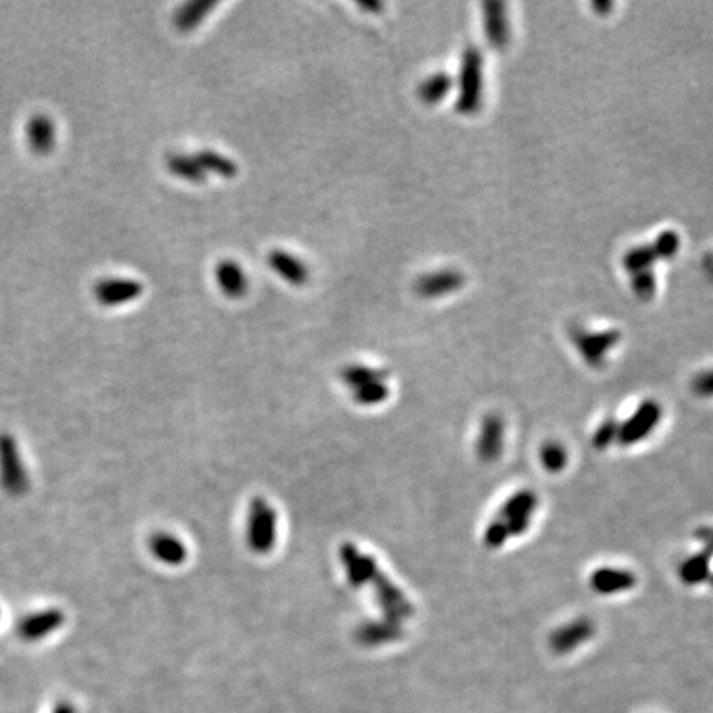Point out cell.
I'll return each mask as SVG.
<instances>
[{
  "label": "cell",
  "mask_w": 713,
  "mask_h": 713,
  "mask_svg": "<svg viewBox=\"0 0 713 713\" xmlns=\"http://www.w3.org/2000/svg\"><path fill=\"white\" fill-rule=\"evenodd\" d=\"M590 585L600 595H614L631 590L636 585V577L628 570L603 567L591 573Z\"/></svg>",
  "instance_id": "4fadbf2b"
},
{
  "label": "cell",
  "mask_w": 713,
  "mask_h": 713,
  "mask_svg": "<svg viewBox=\"0 0 713 713\" xmlns=\"http://www.w3.org/2000/svg\"><path fill=\"white\" fill-rule=\"evenodd\" d=\"M710 558L712 555L709 552L697 553L694 557L687 558L680 565V580L689 586L699 585L707 580L710 577Z\"/></svg>",
  "instance_id": "ffe728a7"
},
{
  "label": "cell",
  "mask_w": 713,
  "mask_h": 713,
  "mask_svg": "<svg viewBox=\"0 0 713 713\" xmlns=\"http://www.w3.org/2000/svg\"><path fill=\"white\" fill-rule=\"evenodd\" d=\"M618 428L619 425L614 420H606L598 426V430L595 431L593 435V446H595L598 451H603V449L608 448L611 443L618 441Z\"/></svg>",
  "instance_id": "4316f807"
},
{
  "label": "cell",
  "mask_w": 713,
  "mask_h": 713,
  "mask_svg": "<svg viewBox=\"0 0 713 713\" xmlns=\"http://www.w3.org/2000/svg\"><path fill=\"white\" fill-rule=\"evenodd\" d=\"M0 487L14 497L24 496L30 489L29 471L25 469L17 440L10 433H0Z\"/></svg>",
  "instance_id": "7a4b0ae2"
},
{
  "label": "cell",
  "mask_w": 713,
  "mask_h": 713,
  "mask_svg": "<svg viewBox=\"0 0 713 713\" xmlns=\"http://www.w3.org/2000/svg\"><path fill=\"white\" fill-rule=\"evenodd\" d=\"M385 377H387V372L369 369V367H362V365H352V367H347L344 370L345 382L354 388L362 387L367 383L378 382V380H383Z\"/></svg>",
  "instance_id": "cb8c5ba5"
},
{
  "label": "cell",
  "mask_w": 713,
  "mask_h": 713,
  "mask_svg": "<svg viewBox=\"0 0 713 713\" xmlns=\"http://www.w3.org/2000/svg\"><path fill=\"white\" fill-rule=\"evenodd\" d=\"M195 159L205 174H215L222 179H233L238 175V166L230 157L222 156L215 151H200L195 154Z\"/></svg>",
  "instance_id": "d6986e66"
},
{
  "label": "cell",
  "mask_w": 713,
  "mask_h": 713,
  "mask_svg": "<svg viewBox=\"0 0 713 713\" xmlns=\"http://www.w3.org/2000/svg\"><path fill=\"white\" fill-rule=\"evenodd\" d=\"M593 634H595V624L591 623V619H573L572 623L563 624L562 628L553 631L552 636L548 639V646L555 654L562 656V654L575 651L586 641H590Z\"/></svg>",
  "instance_id": "ba28073f"
},
{
  "label": "cell",
  "mask_w": 713,
  "mask_h": 713,
  "mask_svg": "<svg viewBox=\"0 0 713 713\" xmlns=\"http://www.w3.org/2000/svg\"><path fill=\"white\" fill-rule=\"evenodd\" d=\"M63 624H65V613L58 608H48V610L35 611L20 619L17 633L20 639H24L27 643H38L62 628Z\"/></svg>",
  "instance_id": "5b68a950"
},
{
  "label": "cell",
  "mask_w": 713,
  "mask_h": 713,
  "mask_svg": "<svg viewBox=\"0 0 713 713\" xmlns=\"http://www.w3.org/2000/svg\"><path fill=\"white\" fill-rule=\"evenodd\" d=\"M619 339H621V334L618 331H578L573 336L581 357L591 367H600L605 362L606 355L610 354V350L613 349L614 345L618 344Z\"/></svg>",
  "instance_id": "52a82bcc"
},
{
  "label": "cell",
  "mask_w": 713,
  "mask_h": 713,
  "mask_svg": "<svg viewBox=\"0 0 713 713\" xmlns=\"http://www.w3.org/2000/svg\"><path fill=\"white\" fill-rule=\"evenodd\" d=\"M167 169L170 174L179 177V179L187 180L192 184H204L207 179L204 169L200 167L195 156H185V154H170L167 157Z\"/></svg>",
  "instance_id": "e0dca14e"
},
{
  "label": "cell",
  "mask_w": 713,
  "mask_h": 713,
  "mask_svg": "<svg viewBox=\"0 0 713 713\" xmlns=\"http://www.w3.org/2000/svg\"><path fill=\"white\" fill-rule=\"evenodd\" d=\"M482 67L484 62H482L481 50L477 47L466 48L459 70V95L456 100L458 113L473 114L481 108L482 86H484Z\"/></svg>",
  "instance_id": "6da1fadb"
},
{
  "label": "cell",
  "mask_w": 713,
  "mask_h": 713,
  "mask_svg": "<svg viewBox=\"0 0 713 713\" xmlns=\"http://www.w3.org/2000/svg\"><path fill=\"white\" fill-rule=\"evenodd\" d=\"M0 616H2V613H0Z\"/></svg>",
  "instance_id": "d6a6232c"
},
{
  "label": "cell",
  "mask_w": 713,
  "mask_h": 713,
  "mask_svg": "<svg viewBox=\"0 0 713 713\" xmlns=\"http://www.w3.org/2000/svg\"><path fill=\"white\" fill-rule=\"evenodd\" d=\"M453 76H449L448 73H435V75L428 76L425 81H421V85L418 86V98L425 104H436L440 103L448 96L449 91L453 88Z\"/></svg>",
  "instance_id": "ac0fdd59"
},
{
  "label": "cell",
  "mask_w": 713,
  "mask_h": 713,
  "mask_svg": "<svg viewBox=\"0 0 713 713\" xmlns=\"http://www.w3.org/2000/svg\"><path fill=\"white\" fill-rule=\"evenodd\" d=\"M504 433H506V426L501 416L487 415L482 420L481 433L477 440V454L482 461L491 463L501 456L504 448Z\"/></svg>",
  "instance_id": "8fae6325"
},
{
  "label": "cell",
  "mask_w": 713,
  "mask_h": 713,
  "mask_svg": "<svg viewBox=\"0 0 713 713\" xmlns=\"http://www.w3.org/2000/svg\"><path fill=\"white\" fill-rule=\"evenodd\" d=\"M692 390L699 397H713V370L697 375L692 382Z\"/></svg>",
  "instance_id": "f1b7e54d"
},
{
  "label": "cell",
  "mask_w": 713,
  "mask_h": 713,
  "mask_svg": "<svg viewBox=\"0 0 713 713\" xmlns=\"http://www.w3.org/2000/svg\"><path fill=\"white\" fill-rule=\"evenodd\" d=\"M360 9L367 10V12H372V14H377L380 10L385 7L382 2H359Z\"/></svg>",
  "instance_id": "4dcf8cb0"
},
{
  "label": "cell",
  "mask_w": 713,
  "mask_h": 713,
  "mask_svg": "<svg viewBox=\"0 0 713 713\" xmlns=\"http://www.w3.org/2000/svg\"><path fill=\"white\" fill-rule=\"evenodd\" d=\"M464 284V276L458 270H440L421 276L415 284L418 296L425 299L443 298L458 291Z\"/></svg>",
  "instance_id": "30bf717a"
},
{
  "label": "cell",
  "mask_w": 713,
  "mask_h": 713,
  "mask_svg": "<svg viewBox=\"0 0 713 713\" xmlns=\"http://www.w3.org/2000/svg\"><path fill=\"white\" fill-rule=\"evenodd\" d=\"M654 260H656V255H654L651 246H636L624 255L623 263L624 268L634 274L639 271L651 270Z\"/></svg>",
  "instance_id": "7402d4cb"
},
{
  "label": "cell",
  "mask_w": 713,
  "mask_h": 713,
  "mask_svg": "<svg viewBox=\"0 0 713 713\" xmlns=\"http://www.w3.org/2000/svg\"><path fill=\"white\" fill-rule=\"evenodd\" d=\"M52 713H78V710H76L75 705L70 704L68 700H62V702H58V704L53 707Z\"/></svg>",
  "instance_id": "f546056e"
},
{
  "label": "cell",
  "mask_w": 713,
  "mask_h": 713,
  "mask_svg": "<svg viewBox=\"0 0 713 713\" xmlns=\"http://www.w3.org/2000/svg\"><path fill=\"white\" fill-rule=\"evenodd\" d=\"M215 278L227 298L240 299L248 293V278L237 261H220L215 270Z\"/></svg>",
  "instance_id": "9a60e30c"
},
{
  "label": "cell",
  "mask_w": 713,
  "mask_h": 713,
  "mask_svg": "<svg viewBox=\"0 0 713 713\" xmlns=\"http://www.w3.org/2000/svg\"><path fill=\"white\" fill-rule=\"evenodd\" d=\"M662 418V410L654 400L641 403L638 410L618 428V441L623 446L641 443L656 430Z\"/></svg>",
  "instance_id": "3957f363"
},
{
  "label": "cell",
  "mask_w": 713,
  "mask_h": 713,
  "mask_svg": "<svg viewBox=\"0 0 713 713\" xmlns=\"http://www.w3.org/2000/svg\"><path fill=\"white\" fill-rule=\"evenodd\" d=\"M25 141L34 154L47 156L57 146V124L48 114H32L25 123Z\"/></svg>",
  "instance_id": "9c48e42d"
},
{
  "label": "cell",
  "mask_w": 713,
  "mask_h": 713,
  "mask_svg": "<svg viewBox=\"0 0 713 713\" xmlns=\"http://www.w3.org/2000/svg\"><path fill=\"white\" fill-rule=\"evenodd\" d=\"M484 12V34L492 47L504 48L510 40V24L506 5L501 2H486Z\"/></svg>",
  "instance_id": "7c38bea8"
},
{
  "label": "cell",
  "mask_w": 713,
  "mask_h": 713,
  "mask_svg": "<svg viewBox=\"0 0 713 713\" xmlns=\"http://www.w3.org/2000/svg\"><path fill=\"white\" fill-rule=\"evenodd\" d=\"M540 461L550 473H560L567 466L568 454L562 444L547 443L540 449Z\"/></svg>",
  "instance_id": "603a6c76"
},
{
  "label": "cell",
  "mask_w": 713,
  "mask_h": 713,
  "mask_svg": "<svg viewBox=\"0 0 713 713\" xmlns=\"http://www.w3.org/2000/svg\"><path fill=\"white\" fill-rule=\"evenodd\" d=\"M217 7L215 0H190L185 4L180 5L179 10L175 12L174 24L180 32L189 34L192 30L197 29L208 14Z\"/></svg>",
  "instance_id": "2e32d148"
},
{
  "label": "cell",
  "mask_w": 713,
  "mask_h": 713,
  "mask_svg": "<svg viewBox=\"0 0 713 713\" xmlns=\"http://www.w3.org/2000/svg\"><path fill=\"white\" fill-rule=\"evenodd\" d=\"M631 286L639 299H651L656 293V278L651 270L639 271V273L631 274Z\"/></svg>",
  "instance_id": "484cf974"
},
{
  "label": "cell",
  "mask_w": 713,
  "mask_h": 713,
  "mask_svg": "<svg viewBox=\"0 0 713 713\" xmlns=\"http://www.w3.org/2000/svg\"><path fill=\"white\" fill-rule=\"evenodd\" d=\"M539 499L532 491L515 492L499 512V520L506 524L510 537L525 534L530 527Z\"/></svg>",
  "instance_id": "277c9868"
},
{
  "label": "cell",
  "mask_w": 713,
  "mask_h": 713,
  "mask_svg": "<svg viewBox=\"0 0 713 713\" xmlns=\"http://www.w3.org/2000/svg\"><path fill=\"white\" fill-rule=\"evenodd\" d=\"M151 550L164 563H179L184 558V545L170 535H156L151 540Z\"/></svg>",
  "instance_id": "44dd1931"
},
{
  "label": "cell",
  "mask_w": 713,
  "mask_h": 713,
  "mask_svg": "<svg viewBox=\"0 0 713 713\" xmlns=\"http://www.w3.org/2000/svg\"><path fill=\"white\" fill-rule=\"evenodd\" d=\"M680 238L676 232L672 230H667V232L661 233L656 241L652 243L651 248L654 251L656 258H672L679 251Z\"/></svg>",
  "instance_id": "d4e9b609"
},
{
  "label": "cell",
  "mask_w": 713,
  "mask_h": 713,
  "mask_svg": "<svg viewBox=\"0 0 713 713\" xmlns=\"http://www.w3.org/2000/svg\"><path fill=\"white\" fill-rule=\"evenodd\" d=\"M142 291L144 288L136 279H101L95 286V298L101 306L118 307L141 298Z\"/></svg>",
  "instance_id": "8992f818"
},
{
  "label": "cell",
  "mask_w": 713,
  "mask_h": 713,
  "mask_svg": "<svg viewBox=\"0 0 713 713\" xmlns=\"http://www.w3.org/2000/svg\"><path fill=\"white\" fill-rule=\"evenodd\" d=\"M509 537V530H507L506 524L497 519L487 527L486 534H484V542L489 548H499L506 544Z\"/></svg>",
  "instance_id": "83f0119b"
},
{
  "label": "cell",
  "mask_w": 713,
  "mask_h": 713,
  "mask_svg": "<svg viewBox=\"0 0 713 713\" xmlns=\"http://www.w3.org/2000/svg\"><path fill=\"white\" fill-rule=\"evenodd\" d=\"M268 265L274 273L281 276L286 283L293 286H304L309 281V270L303 261L296 256L289 255L283 250L271 251L268 256Z\"/></svg>",
  "instance_id": "5bb4252c"
},
{
  "label": "cell",
  "mask_w": 713,
  "mask_h": 713,
  "mask_svg": "<svg viewBox=\"0 0 713 713\" xmlns=\"http://www.w3.org/2000/svg\"><path fill=\"white\" fill-rule=\"evenodd\" d=\"M712 585H713V577H712Z\"/></svg>",
  "instance_id": "1f68e13d"
}]
</instances>
